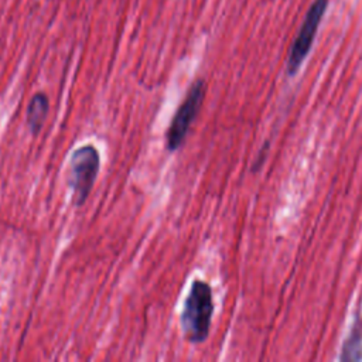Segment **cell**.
Instances as JSON below:
<instances>
[{
  "label": "cell",
  "mask_w": 362,
  "mask_h": 362,
  "mask_svg": "<svg viewBox=\"0 0 362 362\" xmlns=\"http://www.w3.org/2000/svg\"><path fill=\"white\" fill-rule=\"evenodd\" d=\"M267 153H269V141H266V143L263 144V147L260 148V153H259L257 157H256V161H255V164H253V167H252V171H257V170L263 165Z\"/></svg>",
  "instance_id": "obj_7"
},
{
  "label": "cell",
  "mask_w": 362,
  "mask_h": 362,
  "mask_svg": "<svg viewBox=\"0 0 362 362\" xmlns=\"http://www.w3.org/2000/svg\"><path fill=\"white\" fill-rule=\"evenodd\" d=\"M48 109L49 102L45 93H37L30 100L27 107V122L33 134H37L41 130L42 123L48 115Z\"/></svg>",
  "instance_id": "obj_5"
},
{
  "label": "cell",
  "mask_w": 362,
  "mask_h": 362,
  "mask_svg": "<svg viewBox=\"0 0 362 362\" xmlns=\"http://www.w3.org/2000/svg\"><path fill=\"white\" fill-rule=\"evenodd\" d=\"M327 6H328V0H314V3L310 6V8L305 14V18L293 41L290 52H288V59H287V74L288 75H294L298 71V68L301 66L307 54L310 52L317 28H318L321 18L327 10Z\"/></svg>",
  "instance_id": "obj_4"
},
{
  "label": "cell",
  "mask_w": 362,
  "mask_h": 362,
  "mask_svg": "<svg viewBox=\"0 0 362 362\" xmlns=\"http://www.w3.org/2000/svg\"><path fill=\"white\" fill-rule=\"evenodd\" d=\"M205 96V82L198 79L189 88L188 95L174 115L167 132V148L175 151L184 143L191 123L195 120Z\"/></svg>",
  "instance_id": "obj_3"
},
{
  "label": "cell",
  "mask_w": 362,
  "mask_h": 362,
  "mask_svg": "<svg viewBox=\"0 0 362 362\" xmlns=\"http://www.w3.org/2000/svg\"><path fill=\"white\" fill-rule=\"evenodd\" d=\"M71 187L75 205L81 206L89 197L99 170V153L88 144L76 148L71 157Z\"/></svg>",
  "instance_id": "obj_2"
},
{
  "label": "cell",
  "mask_w": 362,
  "mask_h": 362,
  "mask_svg": "<svg viewBox=\"0 0 362 362\" xmlns=\"http://www.w3.org/2000/svg\"><path fill=\"white\" fill-rule=\"evenodd\" d=\"M339 359L341 361L362 359V321L359 318L354 322L352 329L342 345V352Z\"/></svg>",
  "instance_id": "obj_6"
},
{
  "label": "cell",
  "mask_w": 362,
  "mask_h": 362,
  "mask_svg": "<svg viewBox=\"0 0 362 362\" xmlns=\"http://www.w3.org/2000/svg\"><path fill=\"white\" fill-rule=\"evenodd\" d=\"M214 313L212 290L208 283L194 280L181 313V327L187 341L202 342L206 339Z\"/></svg>",
  "instance_id": "obj_1"
}]
</instances>
